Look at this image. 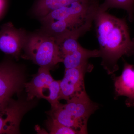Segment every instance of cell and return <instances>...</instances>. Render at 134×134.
Wrapping results in <instances>:
<instances>
[{
	"mask_svg": "<svg viewBox=\"0 0 134 134\" xmlns=\"http://www.w3.org/2000/svg\"><path fill=\"white\" fill-rule=\"evenodd\" d=\"M94 22L101 66L107 74H113L119 69L120 58L134 52V39L130 38L124 19L99 11Z\"/></svg>",
	"mask_w": 134,
	"mask_h": 134,
	"instance_id": "cell-1",
	"label": "cell"
},
{
	"mask_svg": "<svg viewBox=\"0 0 134 134\" xmlns=\"http://www.w3.org/2000/svg\"><path fill=\"white\" fill-rule=\"evenodd\" d=\"M98 108V105L91 100L86 92L67 100L65 104L60 103L51 109L50 115L58 122L74 129L78 134H87L88 120Z\"/></svg>",
	"mask_w": 134,
	"mask_h": 134,
	"instance_id": "cell-2",
	"label": "cell"
},
{
	"mask_svg": "<svg viewBox=\"0 0 134 134\" xmlns=\"http://www.w3.org/2000/svg\"><path fill=\"white\" fill-rule=\"evenodd\" d=\"M23 53L22 58L30 60L40 67L51 69L63 62L55 39L40 29L29 32Z\"/></svg>",
	"mask_w": 134,
	"mask_h": 134,
	"instance_id": "cell-3",
	"label": "cell"
},
{
	"mask_svg": "<svg viewBox=\"0 0 134 134\" xmlns=\"http://www.w3.org/2000/svg\"><path fill=\"white\" fill-rule=\"evenodd\" d=\"M25 83L23 67L9 57L0 62V111L7 106Z\"/></svg>",
	"mask_w": 134,
	"mask_h": 134,
	"instance_id": "cell-4",
	"label": "cell"
},
{
	"mask_svg": "<svg viewBox=\"0 0 134 134\" xmlns=\"http://www.w3.org/2000/svg\"><path fill=\"white\" fill-rule=\"evenodd\" d=\"M29 33L11 22L3 24L0 28V51L18 60L21 57Z\"/></svg>",
	"mask_w": 134,
	"mask_h": 134,
	"instance_id": "cell-5",
	"label": "cell"
},
{
	"mask_svg": "<svg viewBox=\"0 0 134 134\" xmlns=\"http://www.w3.org/2000/svg\"><path fill=\"white\" fill-rule=\"evenodd\" d=\"M31 101L13 99L0 111V134L19 133L22 118L33 106Z\"/></svg>",
	"mask_w": 134,
	"mask_h": 134,
	"instance_id": "cell-6",
	"label": "cell"
},
{
	"mask_svg": "<svg viewBox=\"0 0 134 134\" xmlns=\"http://www.w3.org/2000/svg\"><path fill=\"white\" fill-rule=\"evenodd\" d=\"M115 97H127L125 103L129 107H134V66L124 64L121 74L114 79Z\"/></svg>",
	"mask_w": 134,
	"mask_h": 134,
	"instance_id": "cell-7",
	"label": "cell"
},
{
	"mask_svg": "<svg viewBox=\"0 0 134 134\" xmlns=\"http://www.w3.org/2000/svg\"><path fill=\"white\" fill-rule=\"evenodd\" d=\"M50 69L40 67L38 72L29 82L25 83V88L28 101L35 97L38 98L42 90L54 80L50 73Z\"/></svg>",
	"mask_w": 134,
	"mask_h": 134,
	"instance_id": "cell-8",
	"label": "cell"
},
{
	"mask_svg": "<svg viewBox=\"0 0 134 134\" xmlns=\"http://www.w3.org/2000/svg\"><path fill=\"white\" fill-rule=\"evenodd\" d=\"M83 0H35L31 14L36 19L43 18L53 10Z\"/></svg>",
	"mask_w": 134,
	"mask_h": 134,
	"instance_id": "cell-9",
	"label": "cell"
},
{
	"mask_svg": "<svg viewBox=\"0 0 134 134\" xmlns=\"http://www.w3.org/2000/svg\"><path fill=\"white\" fill-rule=\"evenodd\" d=\"M100 56L99 50H88L81 46L73 53L64 56L63 63L65 69L77 68L88 64L90 58Z\"/></svg>",
	"mask_w": 134,
	"mask_h": 134,
	"instance_id": "cell-10",
	"label": "cell"
},
{
	"mask_svg": "<svg viewBox=\"0 0 134 134\" xmlns=\"http://www.w3.org/2000/svg\"><path fill=\"white\" fill-rule=\"evenodd\" d=\"M93 68V66L88 63L77 68L65 69L64 77L79 88L85 90V75L87 72H91Z\"/></svg>",
	"mask_w": 134,
	"mask_h": 134,
	"instance_id": "cell-11",
	"label": "cell"
},
{
	"mask_svg": "<svg viewBox=\"0 0 134 134\" xmlns=\"http://www.w3.org/2000/svg\"><path fill=\"white\" fill-rule=\"evenodd\" d=\"M122 9L127 11L130 21L133 19L134 0H105L100 4L99 11L107 12L109 9Z\"/></svg>",
	"mask_w": 134,
	"mask_h": 134,
	"instance_id": "cell-12",
	"label": "cell"
},
{
	"mask_svg": "<svg viewBox=\"0 0 134 134\" xmlns=\"http://www.w3.org/2000/svg\"><path fill=\"white\" fill-rule=\"evenodd\" d=\"M60 80H54L42 90L38 98L45 99L50 103L51 107H54L60 103Z\"/></svg>",
	"mask_w": 134,
	"mask_h": 134,
	"instance_id": "cell-13",
	"label": "cell"
},
{
	"mask_svg": "<svg viewBox=\"0 0 134 134\" xmlns=\"http://www.w3.org/2000/svg\"><path fill=\"white\" fill-rule=\"evenodd\" d=\"M60 100L64 99L67 101L75 96L86 92V91L81 90L72 84L64 77L60 80Z\"/></svg>",
	"mask_w": 134,
	"mask_h": 134,
	"instance_id": "cell-14",
	"label": "cell"
},
{
	"mask_svg": "<svg viewBox=\"0 0 134 134\" xmlns=\"http://www.w3.org/2000/svg\"><path fill=\"white\" fill-rule=\"evenodd\" d=\"M46 125L50 134H78V132L74 129L60 124L50 117L46 121Z\"/></svg>",
	"mask_w": 134,
	"mask_h": 134,
	"instance_id": "cell-15",
	"label": "cell"
},
{
	"mask_svg": "<svg viewBox=\"0 0 134 134\" xmlns=\"http://www.w3.org/2000/svg\"><path fill=\"white\" fill-rule=\"evenodd\" d=\"M7 0H0V18L5 13L7 8Z\"/></svg>",
	"mask_w": 134,
	"mask_h": 134,
	"instance_id": "cell-16",
	"label": "cell"
}]
</instances>
